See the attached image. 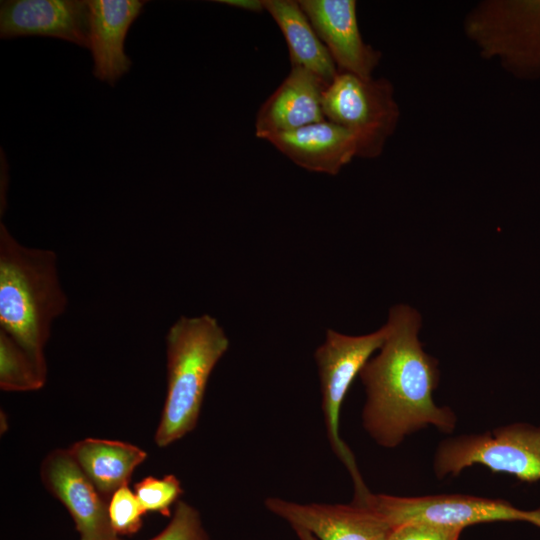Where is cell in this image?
Returning a JSON list of instances; mask_svg holds the SVG:
<instances>
[{"instance_id":"6da1fadb","label":"cell","mask_w":540,"mask_h":540,"mask_svg":"<svg viewBox=\"0 0 540 540\" xmlns=\"http://www.w3.org/2000/svg\"><path fill=\"white\" fill-rule=\"evenodd\" d=\"M388 335L380 353L365 364L363 426L381 446L393 448L410 433L427 425L451 432L454 413L438 407L432 397L439 380L437 361L418 340L421 317L406 305L390 309Z\"/></svg>"},{"instance_id":"7a4b0ae2","label":"cell","mask_w":540,"mask_h":540,"mask_svg":"<svg viewBox=\"0 0 540 540\" xmlns=\"http://www.w3.org/2000/svg\"><path fill=\"white\" fill-rule=\"evenodd\" d=\"M55 252L20 244L0 223V331L47 372L45 347L67 307Z\"/></svg>"},{"instance_id":"3957f363","label":"cell","mask_w":540,"mask_h":540,"mask_svg":"<svg viewBox=\"0 0 540 540\" xmlns=\"http://www.w3.org/2000/svg\"><path fill=\"white\" fill-rule=\"evenodd\" d=\"M165 341L167 392L154 436L160 448L195 429L209 377L229 347L224 329L208 314L181 316Z\"/></svg>"},{"instance_id":"277c9868","label":"cell","mask_w":540,"mask_h":540,"mask_svg":"<svg viewBox=\"0 0 540 540\" xmlns=\"http://www.w3.org/2000/svg\"><path fill=\"white\" fill-rule=\"evenodd\" d=\"M462 28L482 58L516 79H540V0L480 1Z\"/></svg>"},{"instance_id":"5b68a950","label":"cell","mask_w":540,"mask_h":540,"mask_svg":"<svg viewBox=\"0 0 540 540\" xmlns=\"http://www.w3.org/2000/svg\"><path fill=\"white\" fill-rule=\"evenodd\" d=\"M325 118L350 131L357 142V157H379L395 132L400 108L394 87L386 78H363L339 72L323 93Z\"/></svg>"},{"instance_id":"8992f818","label":"cell","mask_w":540,"mask_h":540,"mask_svg":"<svg viewBox=\"0 0 540 540\" xmlns=\"http://www.w3.org/2000/svg\"><path fill=\"white\" fill-rule=\"evenodd\" d=\"M387 335V324L361 336H349L328 329L324 342L314 354L321 385L326 434L333 452L350 472L356 494L368 489L361 479L352 452L340 436V412L355 377L360 374L373 352L382 347Z\"/></svg>"},{"instance_id":"52a82bcc","label":"cell","mask_w":540,"mask_h":540,"mask_svg":"<svg viewBox=\"0 0 540 540\" xmlns=\"http://www.w3.org/2000/svg\"><path fill=\"white\" fill-rule=\"evenodd\" d=\"M354 501L369 508L391 528L421 522L464 529L493 521H525L540 527V508L520 510L497 499L455 494L399 497L367 491Z\"/></svg>"},{"instance_id":"ba28073f","label":"cell","mask_w":540,"mask_h":540,"mask_svg":"<svg viewBox=\"0 0 540 540\" xmlns=\"http://www.w3.org/2000/svg\"><path fill=\"white\" fill-rule=\"evenodd\" d=\"M479 464L524 481L540 479V427L509 425L481 435L443 442L435 456L438 477L457 475Z\"/></svg>"},{"instance_id":"9c48e42d","label":"cell","mask_w":540,"mask_h":540,"mask_svg":"<svg viewBox=\"0 0 540 540\" xmlns=\"http://www.w3.org/2000/svg\"><path fill=\"white\" fill-rule=\"evenodd\" d=\"M265 507L293 528L306 530L317 540H387L391 527L366 506L298 503L268 497Z\"/></svg>"},{"instance_id":"30bf717a","label":"cell","mask_w":540,"mask_h":540,"mask_svg":"<svg viewBox=\"0 0 540 540\" xmlns=\"http://www.w3.org/2000/svg\"><path fill=\"white\" fill-rule=\"evenodd\" d=\"M40 476L44 487L71 515L81 537L113 538L104 498L75 461L68 448H57L42 461Z\"/></svg>"},{"instance_id":"8fae6325","label":"cell","mask_w":540,"mask_h":540,"mask_svg":"<svg viewBox=\"0 0 540 540\" xmlns=\"http://www.w3.org/2000/svg\"><path fill=\"white\" fill-rule=\"evenodd\" d=\"M339 72L373 77L382 53L364 42L354 0H299Z\"/></svg>"},{"instance_id":"7c38bea8","label":"cell","mask_w":540,"mask_h":540,"mask_svg":"<svg viewBox=\"0 0 540 540\" xmlns=\"http://www.w3.org/2000/svg\"><path fill=\"white\" fill-rule=\"evenodd\" d=\"M1 38L48 36L89 47L87 1L9 0L0 8Z\"/></svg>"},{"instance_id":"4fadbf2b","label":"cell","mask_w":540,"mask_h":540,"mask_svg":"<svg viewBox=\"0 0 540 540\" xmlns=\"http://www.w3.org/2000/svg\"><path fill=\"white\" fill-rule=\"evenodd\" d=\"M327 84L312 72L292 67L287 77L260 107L255 135L267 136L292 131L325 120L322 107Z\"/></svg>"},{"instance_id":"5bb4252c","label":"cell","mask_w":540,"mask_h":540,"mask_svg":"<svg viewBox=\"0 0 540 540\" xmlns=\"http://www.w3.org/2000/svg\"><path fill=\"white\" fill-rule=\"evenodd\" d=\"M146 1L90 0L89 48L93 57V75L110 85L126 74L132 62L124 43L129 27L141 14Z\"/></svg>"},{"instance_id":"9a60e30c","label":"cell","mask_w":540,"mask_h":540,"mask_svg":"<svg viewBox=\"0 0 540 540\" xmlns=\"http://www.w3.org/2000/svg\"><path fill=\"white\" fill-rule=\"evenodd\" d=\"M264 140L296 165L329 175L338 174L358 154L354 135L327 119Z\"/></svg>"},{"instance_id":"2e32d148","label":"cell","mask_w":540,"mask_h":540,"mask_svg":"<svg viewBox=\"0 0 540 540\" xmlns=\"http://www.w3.org/2000/svg\"><path fill=\"white\" fill-rule=\"evenodd\" d=\"M68 450L107 500L128 485L134 470L147 458L140 447L110 439L84 438L74 442Z\"/></svg>"},{"instance_id":"e0dca14e","label":"cell","mask_w":540,"mask_h":540,"mask_svg":"<svg viewBox=\"0 0 540 540\" xmlns=\"http://www.w3.org/2000/svg\"><path fill=\"white\" fill-rule=\"evenodd\" d=\"M264 5L284 35L292 67L304 68L331 84L339 71L298 1L264 0Z\"/></svg>"},{"instance_id":"ac0fdd59","label":"cell","mask_w":540,"mask_h":540,"mask_svg":"<svg viewBox=\"0 0 540 540\" xmlns=\"http://www.w3.org/2000/svg\"><path fill=\"white\" fill-rule=\"evenodd\" d=\"M47 372L6 333L0 331V388L7 392H26L41 389Z\"/></svg>"},{"instance_id":"d6986e66","label":"cell","mask_w":540,"mask_h":540,"mask_svg":"<svg viewBox=\"0 0 540 540\" xmlns=\"http://www.w3.org/2000/svg\"><path fill=\"white\" fill-rule=\"evenodd\" d=\"M134 493L144 512L168 516L170 507L183 493L180 480L173 474L162 478L147 476L134 485Z\"/></svg>"},{"instance_id":"ffe728a7","label":"cell","mask_w":540,"mask_h":540,"mask_svg":"<svg viewBox=\"0 0 540 540\" xmlns=\"http://www.w3.org/2000/svg\"><path fill=\"white\" fill-rule=\"evenodd\" d=\"M144 510L128 485L118 489L108 501L110 525L117 535L136 533L142 526Z\"/></svg>"},{"instance_id":"44dd1931","label":"cell","mask_w":540,"mask_h":540,"mask_svg":"<svg viewBox=\"0 0 540 540\" xmlns=\"http://www.w3.org/2000/svg\"><path fill=\"white\" fill-rule=\"evenodd\" d=\"M150 540H208L199 512L184 501L176 503L168 525Z\"/></svg>"},{"instance_id":"7402d4cb","label":"cell","mask_w":540,"mask_h":540,"mask_svg":"<svg viewBox=\"0 0 540 540\" xmlns=\"http://www.w3.org/2000/svg\"><path fill=\"white\" fill-rule=\"evenodd\" d=\"M462 530L430 523H407L392 528L387 540H459Z\"/></svg>"},{"instance_id":"603a6c76","label":"cell","mask_w":540,"mask_h":540,"mask_svg":"<svg viewBox=\"0 0 540 540\" xmlns=\"http://www.w3.org/2000/svg\"><path fill=\"white\" fill-rule=\"evenodd\" d=\"M216 2L255 13L266 11L264 0H218Z\"/></svg>"},{"instance_id":"cb8c5ba5","label":"cell","mask_w":540,"mask_h":540,"mask_svg":"<svg viewBox=\"0 0 540 540\" xmlns=\"http://www.w3.org/2000/svg\"><path fill=\"white\" fill-rule=\"evenodd\" d=\"M299 540H317L313 535H311L306 530L300 528H293Z\"/></svg>"},{"instance_id":"d4e9b609","label":"cell","mask_w":540,"mask_h":540,"mask_svg":"<svg viewBox=\"0 0 540 540\" xmlns=\"http://www.w3.org/2000/svg\"><path fill=\"white\" fill-rule=\"evenodd\" d=\"M80 540H120V539H119V538H118V536H117V537H113V538H92V537H81V539H80Z\"/></svg>"}]
</instances>
